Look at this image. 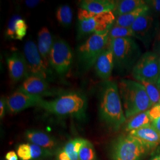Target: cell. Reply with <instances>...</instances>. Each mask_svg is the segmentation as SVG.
<instances>
[{
	"label": "cell",
	"mask_w": 160,
	"mask_h": 160,
	"mask_svg": "<svg viewBox=\"0 0 160 160\" xmlns=\"http://www.w3.org/2000/svg\"><path fill=\"white\" fill-rule=\"evenodd\" d=\"M100 92V116L109 128L118 131L126 120L118 84L114 81H105Z\"/></svg>",
	"instance_id": "1"
},
{
	"label": "cell",
	"mask_w": 160,
	"mask_h": 160,
	"mask_svg": "<svg viewBox=\"0 0 160 160\" xmlns=\"http://www.w3.org/2000/svg\"><path fill=\"white\" fill-rule=\"evenodd\" d=\"M126 118L147 112L152 107L144 86L139 82L122 79L118 84Z\"/></svg>",
	"instance_id": "2"
},
{
	"label": "cell",
	"mask_w": 160,
	"mask_h": 160,
	"mask_svg": "<svg viewBox=\"0 0 160 160\" xmlns=\"http://www.w3.org/2000/svg\"><path fill=\"white\" fill-rule=\"evenodd\" d=\"M86 97L78 92L63 94L50 101L43 100L39 108L47 112L58 116H70L78 119L84 118L87 109Z\"/></svg>",
	"instance_id": "3"
},
{
	"label": "cell",
	"mask_w": 160,
	"mask_h": 160,
	"mask_svg": "<svg viewBox=\"0 0 160 160\" xmlns=\"http://www.w3.org/2000/svg\"><path fill=\"white\" fill-rule=\"evenodd\" d=\"M109 46L114 57V66L121 72L133 69L141 56V50L131 38L109 40Z\"/></svg>",
	"instance_id": "4"
},
{
	"label": "cell",
	"mask_w": 160,
	"mask_h": 160,
	"mask_svg": "<svg viewBox=\"0 0 160 160\" xmlns=\"http://www.w3.org/2000/svg\"><path fill=\"white\" fill-rule=\"evenodd\" d=\"M110 29L90 35L77 49L78 60L81 68L87 71L95 65L98 58L109 45Z\"/></svg>",
	"instance_id": "5"
},
{
	"label": "cell",
	"mask_w": 160,
	"mask_h": 160,
	"mask_svg": "<svg viewBox=\"0 0 160 160\" xmlns=\"http://www.w3.org/2000/svg\"><path fill=\"white\" fill-rule=\"evenodd\" d=\"M78 19L77 37L78 39H81L86 36H90L111 29L115 22L116 17L113 12L94 14L79 8Z\"/></svg>",
	"instance_id": "6"
},
{
	"label": "cell",
	"mask_w": 160,
	"mask_h": 160,
	"mask_svg": "<svg viewBox=\"0 0 160 160\" xmlns=\"http://www.w3.org/2000/svg\"><path fill=\"white\" fill-rule=\"evenodd\" d=\"M132 74L139 82L146 81L157 84L160 78V58L154 52L145 53L133 67Z\"/></svg>",
	"instance_id": "7"
},
{
	"label": "cell",
	"mask_w": 160,
	"mask_h": 160,
	"mask_svg": "<svg viewBox=\"0 0 160 160\" xmlns=\"http://www.w3.org/2000/svg\"><path fill=\"white\" fill-rule=\"evenodd\" d=\"M147 149L142 143L129 135L120 137L113 147V160H140Z\"/></svg>",
	"instance_id": "8"
},
{
	"label": "cell",
	"mask_w": 160,
	"mask_h": 160,
	"mask_svg": "<svg viewBox=\"0 0 160 160\" xmlns=\"http://www.w3.org/2000/svg\"><path fill=\"white\" fill-rule=\"evenodd\" d=\"M73 53L68 43L61 39L54 40L49 55V64L58 74L65 76L71 70Z\"/></svg>",
	"instance_id": "9"
},
{
	"label": "cell",
	"mask_w": 160,
	"mask_h": 160,
	"mask_svg": "<svg viewBox=\"0 0 160 160\" xmlns=\"http://www.w3.org/2000/svg\"><path fill=\"white\" fill-rule=\"evenodd\" d=\"M24 55L26 58L29 75H33L49 81L51 72L44 63L38 51V46L33 40L27 41L24 46Z\"/></svg>",
	"instance_id": "10"
},
{
	"label": "cell",
	"mask_w": 160,
	"mask_h": 160,
	"mask_svg": "<svg viewBox=\"0 0 160 160\" xmlns=\"http://www.w3.org/2000/svg\"><path fill=\"white\" fill-rule=\"evenodd\" d=\"M6 99L7 110L12 114H16L32 107H39L44 100L42 96L30 94L18 90Z\"/></svg>",
	"instance_id": "11"
},
{
	"label": "cell",
	"mask_w": 160,
	"mask_h": 160,
	"mask_svg": "<svg viewBox=\"0 0 160 160\" xmlns=\"http://www.w3.org/2000/svg\"><path fill=\"white\" fill-rule=\"evenodd\" d=\"M7 63L10 77L13 81L25 80L29 76L28 67L24 54L12 53L7 58Z\"/></svg>",
	"instance_id": "12"
},
{
	"label": "cell",
	"mask_w": 160,
	"mask_h": 160,
	"mask_svg": "<svg viewBox=\"0 0 160 160\" xmlns=\"http://www.w3.org/2000/svg\"><path fill=\"white\" fill-rule=\"evenodd\" d=\"M154 18L149 11L138 17L131 28L135 34L136 38L145 43L151 39L154 27Z\"/></svg>",
	"instance_id": "13"
},
{
	"label": "cell",
	"mask_w": 160,
	"mask_h": 160,
	"mask_svg": "<svg viewBox=\"0 0 160 160\" xmlns=\"http://www.w3.org/2000/svg\"><path fill=\"white\" fill-rule=\"evenodd\" d=\"M33 95L43 97L49 93L48 81L36 75H29L17 89Z\"/></svg>",
	"instance_id": "14"
},
{
	"label": "cell",
	"mask_w": 160,
	"mask_h": 160,
	"mask_svg": "<svg viewBox=\"0 0 160 160\" xmlns=\"http://www.w3.org/2000/svg\"><path fill=\"white\" fill-rule=\"evenodd\" d=\"M129 135L136 138L148 149L155 148L160 144V133L151 125L129 132Z\"/></svg>",
	"instance_id": "15"
},
{
	"label": "cell",
	"mask_w": 160,
	"mask_h": 160,
	"mask_svg": "<svg viewBox=\"0 0 160 160\" xmlns=\"http://www.w3.org/2000/svg\"><path fill=\"white\" fill-rule=\"evenodd\" d=\"M94 67L99 78L105 81L109 79L114 67L113 54L109 45L98 58Z\"/></svg>",
	"instance_id": "16"
},
{
	"label": "cell",
	"mask_w": 160,
	"mask_h": 160,
	"mask_svg": "<svg viewBox=\"0 0 160 160\" xmlns=\"http://www.w3.org/2000/svg\"><path fill=\"white\" fill-rule=\"evenodd\" d=\"M38 48L41 57L46 67L49 68V55L51 51L54 40L51 34L46 27H43L38 33Z\"/></svg>",
	"instance_id": "17"
},
{
	"label": "cell",
	"mask_w": 160,
	"mask_h": 160,
	"mask_svg": "<svg viewBox=\"0 0 160 160\" xmlns=\"http://www.w3.org/2000/svg\"><path fill=\"white\" fill-rule=\"evenodd\" d=\"M17 154L20 160H34L51 154V151L33 143H22L17 147Z\"/></svg>",
	"instance_id": "18"
},
{
	"label": "cell",
	"mask_w": 160,
	"mask_h": 160,
	"mask_svg": "<svg viewBox=\"0 0 160 160\" xmlns=\"http://www.w3.org/2000/svg\"><path fill=\"white\" fill-rule=\"evenodd\" d=\"M28 25L26 21L18 15H14L8 23L6 34L12 39L22 40L27 34Z\"/></svg>",
	"instance_id": "19"
},
{
	"label": "cell",
	"mask_w": 160,
	"mask_h": 160,
	"mask_svg": "<svg viewBox=\"0 0 160 160\" xmlns=\"http://www.w3.org/2000/svg\"><path fill=\"white\" fill-rule=\"evenodd\" d=\"M25 137L30 143L49 151L57 146L55 139L44 132L28 130L25 133Z\"/></svg>",
	"instance_id": "20"
},
{
	"label": "cell",
	"mask_w": 160,
	"mask_h": 160,
	"mask_svg": "<svg viewBox=\"0 0 160 160\" xmlns=\"http://www.w3.org/2000/svg\"><path fill=\"white\" fill-rule=\"evenodd\" d=\"M114 7L115 1L112 0H84L80 3V8L94 14L113 12Z\"/></svg>",
	"instance_id": "21"
},
{
	"label": "cell",
	"mask_w": 160,
	"mask_h": 160,
	"mask_svg": "<svg viewBox=\"0 0 160 160\" xmlns=\"http://www.w3.org/2000/svg\"><path fill=\"white\" fill-rule=\"evenodd\" d=\"M85 141L82 138H75L69 141L59 151L58 160H79V151Z\"/></svg>",
	"instance_id": "22"
},
{
	"label": "cell",
	"mask_w": 160,
	"mask_h": 160,
	"mask_svg": "<svg viewBox=\"0 0 160 160\" xmlns=\"http://www.w3.org/2000/svg\"><path fill=\"white\" fill-rule=\"evenodd\" d=\"M147 1L143 0H119L115 1V7L113 12L115 17L133 12L147 5Z\"/></svg>",
	"instance_id": "23"
},
{
	"label": "cell",
	"mask_w": 160,
	"mask_h": 160,
	"mask_svg": "<svg viewBox=\"0 0 160 160\" xmlns=\"http://www.w3.org/2000/svg\"><path fill=\"white\" fill-rule=\"evenodd\" d=\"M149 11H150V8L147 4L131 12L116 17L113 24L121 27L131 28L138 17Z\"/></svg>",
	"instance_id": "24"
},
{
	"label": "cell",
	"mask_w": 160,
	"mask_h": 160,
	"mask_svg": "<svg viewBox=\"0 0 160 160\" xmlns=\"http://www.w3.org/2000/svg\"><path fill=\"white\" fill-rule=\"evenodd\" d=\"M151 125L148 111L137 114L129 119L125 126L126 131L131 132Z\"/></svg>",
	"instance_id": "25"
},
{
	"label": "cell",
	"mask_w": 160,
	"mask_h": 160,
	"mask_svg": "<svg viewBox=\"0 0 160 160\" xmlns=\"http://www.w3.org/2000/svg\"><path fill=\"white\" fill-rule=\"evenodd\" d=\"M73 14L71 8L68 5L58 7L56 12L58 22L63 27H69L72 22Z\"/></svg>",
	"instance_id": "26"
},
{
	"label": "cell",
	"mask_w": 160,
	"mask_h": 160,
	"mask_svg": "<svg viewBox=\"0 0 160 160\" xmlns=\"http://www.w3.org/2000/svg\"><path fill=\"white\" fill-rule=\"evenodd\" d=\"M132 37L136 38L131 28L121 27L113 24L109 31V40L118 38H132Z\"/></svg>",
	"instance_id": "27"
},
{
	"label": "cell",
	"mask_w": 160,
	"mask_h": 160,
	"mask_svg": "<svg viewBox=\"0 0 160 160\" xmlns=\"http://www.w3.org/2000/svg\"><path fill=\"white\" fill-rule=\"evenodd\" d=\"M139 82L144 86L152 106L158 104L160 101V91L157 84L146 81Z\"/></svg>",
	"instance_id": "28"
},
{
	"label": "cell",
	"mask_w": 160,
	"mask_h": 160,
	"mask_svg": "<svg viewBox=\"0 0 160 160\" xmlns=\"http://www.w3.org/2000/svg\"><path fill=\"white\" fill-rule=\"evenodd\" d=\"M96 152L94 147L89 141H85L79 151V160H95Z\"/></svg>",
	"instance_id": "29"
},
{
	"label": "cell",
	"mask_w": 160,
	"mask_h": 160,
	"mask_svg": "<svg viewBox=\"0 0 160 160\" xmlns=\"http://www.w3.org/2000/svg\"><path fill=\"white\" fill-rule=\"evenodd\" d=\"M151 119V125L158 132L160 135V106L157 104L148 110Z\"/></svg>",
	"instance_id": "30"
},
{
	"label": "cell",
	"mask_w": 160,
	"mask_h": 160,
	"mask_svg": "<svg viewBox=\"0 0 160 160\" xmlns=\"http://www.w3.org/2000/svg\"><path fill=\"white\" fill-rule=\"evenodd\" d=\"M6 109H7L6 99L4 97H1V100H0V118H1V119L4 118L5 113H6Z\"/></svg>",
	"instance_id": "31"
},
{
	"label": "cell",
	"mask_w": 160,
	"mask_h": 160,
	"mask_svg": "<svg viewBox=\"0 0 160 160\" xmlns=\"http://www.w3.org/2000/svg\"><path fill=\"white\" fill-rule=\"evenodd\" d=\"M18 155L13 151L8 152L5 157L6 160H18Z\"/></svg>",
	"instance_id": "32"
},
{
	"label": "cell",
	"mask_w": 160,
	"mask_h": 160,
	"mask_svg": "<svg viewBox=\"0 0 160 160\" xmlns=\"http://www.w3.org/2000/svg\"><path fill=\"white\" fill-rule=\"evenodd\" d=\"M156 12H160V0H152L148 1Z\"/></svg>",
	"instance_id": "33"
},
{
	"label": "cell",
	"mask_w": 160,
	"mask_h": 160,
	"mask_svg": "<svg viewBox=\"0 0 160 160\" xmlns=\"http://www.w3.org/2000/svg\"><path fill=\"white\" fill-rule=\"evenodd\" d=\"M40 1H35V0H28L26 1V4L29 8H33L34 7L38 6L40 3Z\"/></svg>",
	"instance_id": "34"
},
{
	"label": "cell",
	"mask_w": 160,
	"mask_h": 160,
	"mask_svg": "<svg viewBox=\"0 0 160 160\" xmlns=\"http://www.w3.org/2000/svg\"><path fill=\"white\" fill-rule=\"evenodd\" d=\"M151 160H160V155H157V156H155Z\"/></svg>",
	"instance_id": "35"
},
{
	"label": "cell",
	"mask_w": 160,
	"mask_h": 160,
	"mask_svg": "<svg viewBox=\"0 0 160 160\" xmlns=\"http://www.w3.org/2000/svg\"><path fill=\"white\" fill-rule=\"evenodd\" d=\"M157 86L158 87V88L160 89V78H159V80L158 81V82H157Z\"/></svg>",
	"instance_id": "36"
},
{
	"label": "cell",
	"mask_w": 160,
	"mask_h": 160,
	"mask_svg": "<svg viewBox=\"0 0 160 160\" xmlns=\"http://www.w3.org/2000/svg\"><path fill=\"white\" fill-rule=\"evenodd\" d=\"M158 104H159V105H160V102H159V103H158Z\"/></svg>",
	"instance_id": "37"
},
{
	"label": "cell",
	"mask_w": 160,
	"mask_h": 160,
	"mask_svg": "<svg viewBox=\"0 0 160 160\" xmlns=\"http://www.w3.org/2000/svg\"></svg>",
	"instance_id": "38"
},
{
	"label": "cell",
	"mask_w": 160,
	"mask_h": 160,
	"mask_svg": "<svg viewBox=\"0 0 160 160\" xmlns=\"http://www.w3.org/2000/svg\"></svg>",
	"instance_id": "39"
}]
</instances>
